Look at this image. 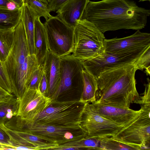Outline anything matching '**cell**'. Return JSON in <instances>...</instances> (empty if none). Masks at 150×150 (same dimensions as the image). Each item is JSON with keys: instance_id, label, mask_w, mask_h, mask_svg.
Here are the masks:
<instances>
[{"instance_id": "cell-1", "label": "cell", "mask_w": 150, "mask_h": 150, "mask_svg": "<svg viewBox=\"0 0 150 150\" xmlns=\"http://www.w3.org/2000/svg\"><path fill=\"white\" fill-rule=\"evenodd\" d=\"M150 10L132 0L89 1L81 19L94 23L103 33L119 29L138 30L146 25Z\"/></svg>"}, {"instance_id": "cell-2", "label": "cell", "mask_w": 150, "mask_h": 150, "mask_svg": "<svg viewBox=\"0 0 150 150\" xmlns=\"http://www.w3.org/2000/svg\"><path fill=\"white\" fill-rule=\"evenodd\" d=\"M138 68L131 64L109 70L96 78L98 87L94 102L129 108L139 97L135 75Z\"/></svg>"}, {"instance_id": "cell-3", "label": "cell", "mask_w": 150, "mask_h": 150, "mask_svg": "<svg viewBox=\"0 0 150 150\" xmlns=\"http://www.w3.org/2000/svg\"><path fill=\"white\" fill-rule=\"evenodd\" d=\"M2 63L11 85L12 94L19 99L26 89L30 71L38 64L35 55H29L25 29L21 20L14 29V40L11 51Z\"/></svg>"}, {"instance_id": "cell-4", "label": "cell", "mask_w": 150, "mask_h": 150, "mask_svg": "<svg viewBox=\"0 0 150 150\" xmlns=\"http://www.w3.org/2000/svg\"><path fill=\"white\" fill-rule=\"evenodd\" d=\"M87 103L81 102L79 100H52L48 106L37 116L33 125L67 128L81 127V116Z\"/></svg>"}, {"instance_id": "cell-5", "label": "cell", "mask_w": 150, "mask_h": 150, "mask_svg": "<svg viewBox=\"0 0 150 150\" xmlns=\"http://www.w3.org/2000/svg\"><path fill=\"white\" fill-rule=\"evenodd\" d=\"M103 33L93 23L85 19L77 22L74 28V44L72 57L83 61L105 52Z\"/></svg>"}, {"instance_id": "cell-6", "label": "cell", "mask_w": 150, "mask_h": 150, "mask_svg": "<svg viewBox=\"0 0 150 150\" xmlns=\"http://www.w3.org/2000/svg\"><path fill=\"white\" fill-rule=\"evenodd\" d=\"M49 50L60 58L71 54L74 49V27H70L57 16L46 20Z\"/></svg>"}, {"instance_id": "cell-7", "label": "cell", "mask_w": 150, "mask_h": 150, "mask_svg": "<svg viewBox=\"0 0 150 150\" xmlns=\"http://www.w3.org/2000/svg\"><path fill=\"white\" fill-rule=\"evenodd\" d=\"M16 129L18 132L32 134L52 143L62 144L79 140L87 136L82 127L67 128L48 125H31L24 119L18 122Z\"/></svg>"}, {"instance_id": "cell-8", "label": "cell", "mask_w": 150, "mask_h": 150, "mask_svg": "<svg viewBox=\"0 0 150 150\" xmlns=\"http://www.w3.org/2000/svg\"><path fill=\"white\" fill-rule=\"evenodd\" d=\"M123 53H104L89 59L81 61L84 69L96 78L101 73L127 64L136 63L149 48Z\"/></svg>"}, {"instance_id": "cell-9", "label": "cell", "mask_w": 150, "mask_h": 150, "mask_svg": "<svg viewBox=\"0 0 150 150\" xmlns=\"http://www.w3.org/2000/svg\"><path fill=\"white\" fill-rule=\"evenodd\" d=\"M60 58L61 78L58 87L50 98L52 100H57L62 95L76 90L82 91L84 69L81 62L73 58L71 54Z\"/></svg>"}, {"instance_id": "cell-10", "label": "cell", "mask_w": 150, "mask_h": 150, "mask_svg": "<svg viewBox=\"0 0 150 150\" xmlns=\"http://www.w3.org/2000/svg\"><path fill=\"white\" fill-rule=\"evenodd\" d=\"M142 111L132 123L122 129L116 139L139 146L142 150L150 149V106H141Z\"/></svg>"}, {"instance_id": "cell-11", "label": "cell", "mask_w": 150, "mask_h": 150, "mask_svg": "<svg viewBox=\"0 0 150 150\" xmlns=\"http://www.w3.org/2000/svg\"><path fill=\"white\" fill-rule=\"evenodd\" d=\"M80 125L86 132L87 137L102 139L115 137L125 127L100 115L87 103L82 112Z\"/></svg>"}, {"instance_id": "cell-12", "label": "cell", "mask_w": 150, "mask_h": 150, "mask_svg": "<svg viewBox=\"0 0 150 150\" xmlns=\"http://www.w3.org/2000/svg\"><path fill=\"white\" fill-rule=\"evenodd\" d=\"M51 99L39 90L26 88L19 99L18 115L33 125L37 116L49 105Z\"/></svg>"}, {"instance_id": "cell-13", "label": "cell", "mask_w": 150, "mask_h": 150, "mask_svg": "<svg viewBox=\"0 0 150 150\" xmlns=\"http://www.w3.org/2000/svg\"><path fill=\"white\" fill-rule=\"evenodd\" d=\"M150 46V34L137 30L132 35L121 38L105 39V52L123 53L139 50Z\"/></svg>"}, {"instance_id": "cell-14", "label": "cell", "mask_w": 150, "mask_h": 150, "mask_svg": "<svg viewBox=\"0 0 150 150\" xmlns=\"http://www.w3.org/2000/svg\"><path fill=\"white\" fill-rule=\"evenodd\" d=\"M89 103L91 108L98 113L125 127L134 122L142 111V108L138 110H135L129 108H124L94 102Z\"/></svg>"}, {"instance_id": "cell-15", "label": "cell", "mask_w": 150, "mask_h": 150, "mask_svg": "<svg viewBox=\"0 0 150 150\" xmlns=\"http://www.w3.org/2000/svg\"><path fill=\"white\" fill-rule=\"evenodd\" d=\"M2 129L8 135L11 145L27 147L32 150H54L59 146L32 134L16 132L5 126Z\"/></svg>"}, {"instance_id": "cell-16", "label": "cell", "mask_w": 150, "mask_h": 150, "mask_svg": "<svg viewBox=\"0 0 150 150\" xmlns=\"http://www.w3.org/2000/svg\"><path fill=\"white\" fill-rule=\"evenodd\" d=\"M89 1L69 0L57 11V16L68 26L75 27L77 21L81 19Z\"/></svg>"}, {"instance_id": "cell-17", "label": "cell", "mask_w": 150, "mask_h": 150, "mask_svg": "<svg viewBox=\"0 0 150 150\" xmlns=\"http://www.w3.org/2000/svg\"><path fill=\"white\" fill-rule=\"evenodd\" d=\"M42 67L49 81L48 97L50 98L56 90L61 80L60 58L49 50L46 55Z\"/></svg>"}, {"instance_id": "cell-18", "label": "cell", "mask_w": 150, "mask_h": 150, "mask_svg": "<svg viewBox=\"0 0 150 150\" xmlns=\"http://www.w3.org/2000/svg\"><path fill=\"white\" fill-rule=\"evenodd\" d=\"M34 40L35 54L39 65L42 66L49 48L45 26L38 16L35 20Z\"/></svg>"}, {"instance_id": "cell-19", "label": "cell", "mask_w": 150, "mask_h": 150, "mask_svg": "<svg viewBox=\"0 0 150 150\" xmlns=\"http://www.w3.org/2000/svg\"><path fill=\"white\" fill-rule=\"evenodd\" d=\"M21 20L24 27L29 55L35 54L34 31L35 20L37 16L26 3L21 7Z\"/></svg>"}, {"instance_id": "cell-20", "label": "cell", "mask_w": 150, "mask_h": 150, "mask_svg": "<svg viewBox=\"0 0 150 150\" xmlns=\"http://www.w3.org/2000/svg\"><path fill=\"white\" fill-rule=\"evenodd\" d=\"M19 104V99L12 94L0 100V125L18 115Z\"/></svg>"}, {"instance_id": "cell-21", "label": "cell", "mask_w": 150, "mask_h": 150, "mask_svg": "<svg viewBox=\"0 0 150 150\" xmlns=\"http://www.w3.org/2000/svg\"><path fill=\"white\" fill-rule=\"evenodd\" d=\"M102 150L100 139L87 136L82 139L59 145L54 150Z\"/></svg>"}, {"instance_id": "cell-22", "label": "cell", "mask_w": 150, "mask_h": 150, "mask_svg": "<svg viewBox=\"0 0 150 150\" xmlns=\"http://www.w3.org/2000/svg\"><path fill=\"white\" fill-rule=\"evenodd\" d=\"M83 86L79 100L84 103H92L96 100L98 87L96 78L84 69L83 71Z\"/></svg>"}, {"instance_id": "cell-23", "label": "cell", "mask_w": 150, "mask_h": 150, "mask_svg": "<svg viewBox=\"0 0 150 150\" xmlns=\"http://www.w3.org/2000/svg\"><path fill=\"white\" fill-rule=\"evenodd\" d=\"M20 8L0 7V30H14L21 18Z\"/></svg>"}, {"instance_id": "cell-24", "label": "cell", "mask_w": 150, "mask_h": 150, "mask_svg": "<svg viewBox=\"0 0 150 150\" xmlns=\"http://www.w3.org/2000/svg\"><path fill=\"white\" fill-rule=\"evenodd\" d=\"M14 38V29L0 30V60L2 63L5 61L11 51Z\"/></svg>"}, {"instance_id": "cell-25", "label": "cell", "mask_w": 150, "mask_h": 150, "mask_svg": "<svg viewBox=\"0 0 150 150\" xmlns=\"http://www.w3.org/2000/svg\"><path fill=\"white\" fill-rule=\"evenodd\" d=\"M100 144L102 150H142L139 146L126 143L116 139L114 137L100 139Z\"/></svg>"}, {"instance_id": "cell-26", "label": "cell", "mask_w": 150, "mask_h": 150, "mask_svg": "<svg viewBox=\"0 0 150 150\" xmlns=\"http://www.w3.org/2000/svg\"><path fill=\"white\" fill-rule=\"evenodd\" d=\"M24 2L27 3L40 18L43 17L47 20L52 16L47 5L40 0H25Z\"/></svg>"}, {"instance_id": "cell-27", "label": "cell", "mask_w": 150, "mask_h": 150, "mask_svg": "<svg viewBox=\"0 0 150 150\" xmlns=\"http://www.w3.org/2000/svg\"><path fill=\"white\" fill-rule=\"evenodd\" d=\"M42 69V66L37 64L32 69L28 77L26 83V88L39 90L40 77Z\"/></svg>"}, {"instance_id": "cell-28", "label": "cell", "mask_w": 150, "mask_h": 150, "mask_svg": "<svg viewBox=\"0 0 150 150\" xmlns=\"http://www.w3.org/2000/svg\"><path fill=\"white\" fill-rule=\"evenodd\" d=\"M150 48L143 54L136 63L138 69L141 70L145 69L147 75H150Z\"/></svg>"}, {"instance_id": "cell-29", "label": "cell", "mask_w": 150, "mask_h": 150, "mask_svg": "<svg viewBox=\"0 0 150 150\" xmlns=\"http://www.w3.org/2000/svg\"><path fill=\"white\" fill-rule=\"evenodd\" d=\"M147 79V83L144 84L145 89L143 96H139L134 102L141 106H150V81L149 78Z\"/></svg>"}, {"instance_id": "cell-30", "label": "cell", "mask_w": 150, "mask_h": 150, "mask_svg": "<svg viewBox=\"0 0 150 150\" xmlns=\"http://www.w3.org/2000/svg\"><path fill=\"white\" fill-rule=\"evenodd\" d=\"M49 88V81L46 73L42 67L40 80L39 89L42 94L48 97Z\"/></svg>"}, {"instance_id": "cell-31", "label": "cell", "mask_w": 150, "mask_h": 150, "mask_svg": "<svg viewBox=\"0 0 150 150\" xmlns=\"http://www.w3.org/2000/svg\"><path fill=\"white\" fill-rule=\"evenodd\" d=\"M0 86L10 94H12L11 85L6 74L0 60Z\"/></svg>"}, {"instance_id": "cell-32", "label": "cell", "mask_w": 150, "mask_h": 150, "mask_svg": "<svg viewBox=\"0 0 150 150\" xmlns=\"http://www.w3.org/2000/svg\"><path fill=\"white\" fill-rule=\"evenodd\" d=\"M69 0H50L47 6L50 12L58 10L64 3Z\"/></svg>"}, {"instance_id": "cell-33", "label": "cell", "mask_w": 150, "mask_h": 150, "mask_svg": "<svg viewBox=\"0 0 150 150\" xmlns=\"http://www.w3.org/2000/svg\"><path fill=\"white\" fill-rule=\"evenodd\" d=\"M10 138L7 133L0 127V144H11Z\"/></svg>"}, {"instance_id": "cell-34", "label": "cell", "mask_w": 150, "mask_h": 150, "mask_svg": "<svg viewBox=\"0 0 150 150\" xmlns=\"http://www.w3.org/2000/svg\"><path fill=\"white\" fill-rule=\"evenodd\" d=\"M11 7H13L15 8H16L17 6L11 0H0V7L11 9ZM12 8L13 9L12 7Z\"/></svg>"}, {"instance_id": "cell-35", "label": "cell", "mask_w": 150, "mask_h": 150, "mask_svg": "<svg viewBox=\"0 0 150 150\" xmlns=\"http://www.w3.org/2000/svg\"><path fill=\"white\" fill-rule=\"evenodd\" d=\"M11 94L0 86V100L5 98Z\"/></svg>"}, {"instance_id": "cell-36", "label": "cell", "mask_w": 150, "mask_h": 150, "mask_svg": "<svg viewBox=\"0 0 150 150\" xmlns=\"http://www.w3.org/2000/svg\"><path fill=\"white\" fill-rule=\"evenodd\" d=\"M18 7L21 8L23 5L25 0H11Z\"/></svg>"}, {"instance_id": "cell-37", "label": "cell", "mask_w": 150, "mask_h": 150, "mask_svg": "<svg viewBox=\"0 0 150 150\" xmlns=\"http://www.w3.org/2000/svg\"><path fill=\"white\" fill-rule=\"evenodd\" d=\"M40 0L41 1L43 2L46 4L47 5H48V2L47 1V0Z\"/></svg>"}, {"instance_id": "cell-38", "label": "cell", "mask_w": 150, "mask_h": 150, "mask_svg": "<svg viewBox=\"0 0 150 150\" xmlns=\"http://www.w3.org/2000/svg\"><path fill=\"white\" fill-rule=\"evenodd\" d=\"M139 1H150V0H139Z\"/></svg>"}, {"instance_id": "cell-39", "label": "cell", "mask_w": 150, "mask_h": 150, "mask_svg": "<svg viewBox=\"0 0 150 150\" xmlns=\"http://www.w3.org/2000/svg\"><path fill=\"white\" fill-rule=\"evenodd\" d=\"M47 1L48 2H48H49L50 0H47Z\"/></svg>"}]
</instances>
